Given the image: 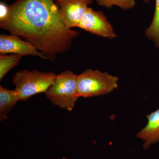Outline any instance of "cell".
I'll use <instances>...</instances> for the list:
<instances>
[{
	"label": "cell",
	"instance_id": "6da1fadb",
	"mask_svg": "<svg viewBox=\"0 0 159 159\" xmlns=\"http://www.w3.org/2000/svg\"><path fill=\"white\" fill-rule=\"evenodd\" d=\"M0 27L31 43L51 61L68 52L79 35L66 28L54 0H16L0 17Z\"/></svg>",
	"mask_w": 159,
	"mask_h": 159
},
{
	"label": "cell",
	"instance_id": "7a4b0ae2",
	"mask_svg": "<svg viewBox=\"0 0 159 159\" xmlns=\"http://www.w3.org/2000/svg\"><path fill=\"white\" fill-rule=\"evenodd\" d=\"M57 75L54 72L21 70L12 78L20 101H26L37 94L45 93L54 83Z\"/></svg>",
	"mask_w": 159,
	"mask_h": 159
},
{
	"label": "cell",
	"instance_id": "3957f363",
	"mask_svg": "<svg viewBox=\"0 0 159 159\" xmlns=\"http://www.w3.org/2000/svg\"><path fill=\"white\" fill-rule=\"evenodd\" d=\"M77 77V75L68 70L57 75L54 83L45 93L53 105L69 111L73 110L79 97Z\"/></svg>",
	"mask_w": 159,
	"mask_h": 159
},
{
	"label": "cell",
	"instance_id": "277c9868",
	"mask_svg": "<svg viewBox=\"0 0 159 159\" xmlns=\"http://www.w3.org/2000/svg\"><path fill=\"white\" fill-rule=\"evenodd\" d=\"M119 80L107 72L87 69L77 75L78 96L89 98L109 93L118 88Z\"/></svg>",
	"mask_w": 159,
	"mask_h": 159
},
{
	"label": "cell",
	"instance_id": "5b68a950",
	"mask_svg": "<svg viewBox=\"0 0 159 159\" xmlns=\"http://www.w3.org/2000/svg\"><path fill=\"white\" fill-rule=\"evenodd\" d=\"M78 28L98 36L115 39L117 34L107 18L102 11L89 8Z\"/></svg>",
	"mask_w": 159,
	"mask_h": 159
},
{
	"label": "cell",
	"instance_id": "8992f818",
	"mask_svg": "<svg viewBox=\"0 0 159 159\" xmlns=\"http://www.w3.org/2000/svg\"><path fill=\"white\" fill-rule=\"evenodd\" d=\"M12 54L21 56H37L48 60L45 54L27 41L14 34H2L0 35V54Z\"/></svg>",
	"mask_w": 159,
	"mask_h": 159
},
{
	"label": "cell",
	"instance_id": "52a82bcc",
	"mask_svg": "<svg viewBox=\"0 0 159 159\" xmlns=\"http://www.w3.org/2000/svg\"><path fill=\"white\" fill-rule=\"evenodd\" d=\"M89 4L82 0H65L59 6L60 14L67 28H78Z\"/></svg>",
	"mask_w": 159,
	"mask_h": 159
},
{
	"label": "cell",
	"instance_id": "ba28073f",
	"mask_svg": "<svg viewBox=\"0 0 159 159\" xmlns=\"http://www.w3.org/2000/svg\"><path fill=\"white\" fill-rule=\"evenodd\" d=\"M147 125L137 134V138L144 141L143 147L145 150L159 142V109L147 115Z\"/></svg>",
	"mask_w": 159,
	"mask_h": 159
},
{
	"label": "cell",
	"instance_id": "9c48e42d",
	"mask_svg": "<svg viewBox=\"0 0 159 159\" xmlns=\"http://www.w3.org/2000/svg\"><path fill=\"white\" fill-rule=\"evenodd\" d=\"M15 90H9L0 86V121L7 119L8 115L19 101Z\"/></svg>",
	"mask_w": 159,
	"mask_h": 159
},
{
	"label": "cell",
	"instance_id": "30bf717a",
	"mask_svg": "<svg viewBox=\"0 0 159 159\" xmlns=\"http://www.w3.org/2000/svg\"><path fill=\"white\" fill-rule=\"evenodd\" d=\"M154 14L152 22L145 30V34L148 39L153 42L159 48V0H155Z\"/></svg>",
	"mask_w": 159,
	"mask_h": 159
},
{
	"label": "cell",
	"instance_id": "8fae6325",
	"mask_svg": "<svg viewBox=\"0 0 159 159\" xmlns=\"http://www.w3.org/2000/svg\"><path fill=\"white\" fill-rule=\"evenodd\" d=\"M22 56L17 54H2L0 56V80L11 69L17 65Z\"/></svg>",
	"mask_w": 159,
	"mask_h": 159
},
{
	"label": "cell",
	"instance_id": "7c38bea8",
	"mask_svg": "<svg viewBox=\"0 0 159 159\" xmlns=\"http://www.w3.org/2000/svg\"><path fill=\"white\" fill-rule=\"evenodd\" d=\"M99 6L105 8H112L117 6L123 10L133 9L136 6V0H96Z\"/></svg>",
	"mask_w": 159,
	"mask_h": 159
},
{
	"label": "cell",
	"instance_id": "4fadbf2b",
	"mask_svg": "<svg viewBox=\"0 0 159 159\" xmlns=\"http://www.w3.org/2000/svg\"><path fill=\"white\" fill-rule=\"evenodd\" d=\"M64 1H65V0H55L56 3L57 4L58 7L61 5V3ZM82 1H84V2L87 3L89 5H91V4H93V0H82Z\"/></svg>",
	"mask_w": 159,
	"mask_h": 159
},
{
	"label": "cell",
	"instance_id": "5bb4252c",
	"mask_svg": "<svg viewBox=\"0 0 159 159\" xmlns=\"http://www.w3.org/2000/svg\"><path fill=\"white\" fill-rule=\"evenodd\" d=\"M150 0H142V1L145 3L149 2H150Z\"/></svg>",
	"mask_w": 159,
	"mask_h": 159
},
{
	"label": "cell",
	"instance_id": "9a60e30c",
	"mask_svg": "<svg viewBox=\"0 0 159 159\" xmlns=\"http://www.w3.org/2000/svg\"><path fill=\"white\" fill-rule=\"evenodd\" d=\"M57 159H66V157H63L61 158Z\"/></svg>",
	"mask_w": 159,
	"mask_h": 159
}]
</instances>
